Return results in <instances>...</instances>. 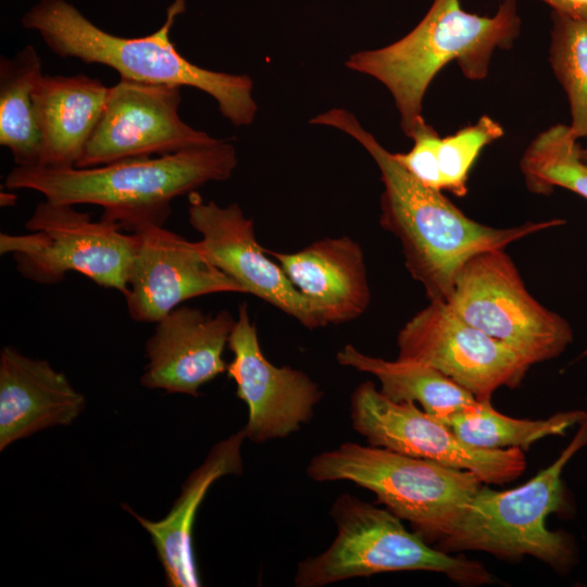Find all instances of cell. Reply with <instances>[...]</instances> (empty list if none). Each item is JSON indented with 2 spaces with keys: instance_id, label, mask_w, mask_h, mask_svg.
<instances>
[{
  "instance_id": "cell-11",
  "label": "cell",
  "mask_w": 587,
  "mask_h": 587,
  "mask_svg": "<svg viewBox=\"0 0 587 587\" xmlns=\"http://www.w3.org/2000/svg\"><path fill=\"white\" fill-rule=\"evenodd\" d=\"M180 88L120 78L108 88L100 121L75 167L163 155L220 141L180 118Z\"/></svg>"
},
{
  "instance_id": "cell-4",
  "label": "cell",
  "mask_w": 587,
  "mask_h": 587,
  "mask_svg": "<svg viewBox=\"0 0 587 587\" xmlns=\"http://www.w3.org/2000/svg\"><path fill=\"white\" fill-rule=\"evenodd\" d=\"M521 25L516 0H503L490 16L465 11L460 0H434L405 36L382 48L358 51L345 65L387 88L410 138L423 118L425 93L439 71L455 61L466 78L484 79L495 51L512 48Z\"/></svg>"
},
{
  "instance_id": "cell-1",
  "label": "cell",
  "mask_w": 587,
  "mask_h": 587,
  "mask_svg": "<svg viewBox=\"0 0 587 587\" xmlns=\"http://www.w3.org/2000/svg\"><path fill=\"white\" fill-rule=\"evenodd\" d=\"M310 123L349 135L373 158L384 185L379 223L399 239L405 267L429 300L447 301L459 270L474 254L505 248L527 235L564 223L550 220L508 228L482 224L466 216L441 191L414 178L352 112L329 109Z\"/></svg>"
},
{
  "instance_id": "cell-27",
  "label": "cell",
  "mask_w": 587,
  "mask_h": 587,
  "mask_svg": "<svg viewBox=\"0 0 587 587\" xmlns=\"http://www.w3.org/2000/svg\"><path fill=\"white\" fill-rule=\"evenodd\" d=\"M410 138L413 140V147L408 152L392 153L394 158L420 183L442 191L438 160L441 137L423 117L416 123Z\"/></svg>"
},
{
  "instance_id": "cell-16",
  "label": "cell",
  "mask_w": 587,
  "mask_h": 587,
  "mask_svg": "<svg viewBox=\"0 0 587 587\" xmlns=\"http://www.w3.org/2000/svg\"><path fill=\"white\" fill-rule=\"evenodd\" d=\"M236 319L177 307L160 321L146 342L148 363L140 378L149 389L197 397L204 384L227 371L223 358Z\"/></svg>"
},
{
  "instance_id": "cell-10",
  "label": "cell",
  "mask_w": 587,
  "mask_h": 587,
  "mask_svg": "<svg viewBox=\"0 0 587 587\" xmlns=\"http://www.w3.org/2000/svg\"><path fill=\"white\" fill-rule=\"evenodd\" d=\"M352 428L374 447L471 471L484 484L502 485L523 474L522 449H486L460 439L453 430L414 402H396L367 380L351 395Z\"/></svg>"
},
{
  "instance_id": "cell-6",
  "label": "cell",
  "mask_w": 587,
  "mask_h": 587,
  "mask_svg": "<svg viewBox=\"0 0 587 587\" xmlns=\"http://www.w3.org/2000/svg\"><path fill=\"white\" fill-rule=\"evenodd\" d=\"M305 472L315 482L349 480L372 491L429 545L448 533L484 484L471 471L355 442L314 455Z\"/></svg>"
},
{
  "instance_id": "cell-22",
  "label": "cell",
  "mask_w": 587,
  "mask_h": 587,
  "mask_svg": "<svg viewBox=\"0 0 587 587\" xmlns=\"http://www.w3.org/2000/svg\"><path fill=\"white\" fill-rule=\"evenodd\" d=\"M42 75L41 58L32 45L0 58V145L10 150L15 166L40 162L33 91Z\"/></svg>"
},
{
  "instance_id": "cell-25",
  "label": "cell",
  "mask_w": 587,
  "mask_h": 587,
  "mask_svg": "<svg viewBox=\"0 0 587 587\" xmlns=\"http://www.w3.org/2000/svg\"><path fill=\"white\" fill-rule=\"evenodd\" d=\"M549 61L569 101L574 137L587 136V22L551 13Z\"/></svg>"
},
{
  "instance_id": "cell-7",
  "label": "cell",
  "mask_w": 587,
  "mask_h": 587,
  "mask_svg": "<svg viewBox=\"0 0 587 587\" xmlns=\"http://www.w3.org/2000/svg\"><path fill=\"white\" fill-rule=\"evenodd\" d=\"M329 514L337 527L330 546L298 564L297 587H322L341 580L397 571H427L465 586L495 584L479 562L452 557L409 532L401 519L349 495H340Z\"/></svg>"
},
{
  "instance_id": "cell-24",
  "label": "cell",
  "mask_w": 587,
  "mask_h": 587,
  "mask_svg": "<svg viewBox=\"0 0 587 587\" xmlns=\"http://www.w3.org/2000/svg\"><path fill=\"white\" fill-rule=\"evenodd\" d=\"M579 149L569 125L555 124L539 133L520 161L528 190L549 195L561 187L587 199V164Z\"/></svg>"
},
{
  "instance_id": "cell-8",
  "label": "cell",
  "mask_w": 587,
  "mask_h": 587,
  "mask_svg": "<svg viewBox=\"0 0 587 587\" xmlns=\"http://www.w3.org/2000/svg\"><path fill=\"white\" fill-rule=\"evenodd\" d=\"M25 234H0V253L11 254L20 274L37 284L53 285L68 272L95 284L127 292L136 236L117 224L74 205L41 201L25 223Z\"/></svg>"
},
{
  "instance_id": "cell-26",
  "label": "cell",
  "mask_w": 587,
  "mask_h": 587,
  "mask_svg": "<svg viewBox=\"0 0 587 587\" xmlns=\"http://www.w3.org/2000/svg\"><path fill=\"white\" fill-rule=\"evenodd\" d=\"M504 135L502 125L489 115L440 138L438 148L442 190L464 197L472 166L482 150Z\"/></svg>"
},
{
  "instance_id": "cell-28",
  "label": "cell",
  "mask_w": 587,
  "mask_h": 587,
  "mask_svg": "<svg viewBox=\"0 0 587 587\" xmlns=\"http://www.w3.org/2000/svg\"><path fill=\"white\" fill-rule=\"evenodd\" d=\"M548 4L553 12L587 22V0H538Z\"/></svg>"
},
{
  "instance_id": "cell-14",
  "label": "cell",
  "mask_w": 587,
  "mask_h": 587,
  "mask_svg": "<svg viewBox=\"0 0 587 587\" xmlns=\"http://www.w3.org/2000/svg\"><path fill=\"white\" fill-rule=\"evenodd\" d=\"M227 346L234 359L226 372L248 409L246 438L255 444L284 438L312 420L322 389L302 371L267 360L247 303L238 308Z\"/></svg>"
},
{
  "instance_id": "cell-29",
  "label": "cell",
  "mask_w": 587,
  "mask_h": 587,
  "mask_svg": "<svg viewBox=\"0 0 587 587\" xmlns=\"http://www.w3.org/2000/svg\"><path fill=\"white\" fill-rule=\"evenodd\" d=\"M584 139H585V145L580 146L579 155H580V159L587 164V136Z\"/></svg>"
},
{
  "instance_id": "cell-20",
  "label": "cell",
  "mask_w": 587,
  "mask_h": 587,
  "mask_svg": "<svg viewBox=\"0 0 587 587\" xmlns=\"http://www.w3.org/2000/svg\"><path fill=\"white\" fill-rule=\"evenodd\" d=\"M108 88L84 74L42 75L38 79L33 91L41 143L38 165L76 166L100 121Z\"/></svg>"
},
{
  "instance_id": "cell-3",
  "label": "cell",
  "mask_w": 587,
  "mask_h": 587,
  "mask_svg": "<svg viewBox=\"0 0 587 587\" xmlns=\"http://www.w3.org/2000/svg\"><path fill=\"white\" fill-rule=\"evenodd\" d=\"M187 0H173L163 25L142 37H121L96 26L65 0H40L21 18L24 28L37 32L59 57L112 67L120 78L151 84L188 86L211 96L234 126H248L255 117L253 82L246 74L211 71L189 62L171 40L175 18Z\"/></svg>"
},
{
  "instance_id": "cell-5",
  "label": "cell",
  "mask_w": 587,
  "mask_h": 587,
  "mask_svg": "<svg viewBox=\"0 0 587 587\" xmlns=\"http://www.w3.org/2000/svg\"><path fill=\"white\" fill-rule=\"evenodd\" d=\"M586 445L587 417L558 459L530 480L502 491L483 484L435 547L448 553L483 551L508 560L529 555L555 571L569 570L575 558L572 540L563 532L549 529L546 522L566 507L562 471Z\"/></svg>"
},
{
  "instance_id": "cell-12",
  "label": "cell",
  "mask_w": 587,
  "mask_h": 587,
  "mask_svg": "<svg viewBox=\"0 0 587 587\" xmlns=\"http://www.w3.org/2000/svg\"><path fill=\"white\" fill-rule=\"evenodd\" d=\"M398 359L425 363L490 401L501 387L514 388L530 367L517 353L459 317L445 301L429 303L397 336Z\"/></svg>"
},
{
  "instance_id": "cell-17",
  "label": "cell",
  "mask_w": 587,
  "mask_h": 587,
  "mask_svg": "<svg viewBox=\"0 0 587 587\" xmlns=\"http://www.w3.org/2000/svg\"><path fill=\"white\" fill-rule=\"evenodd\" d=\"M265 252L308 300L321 327L355 320L366 311L371 290L364 253L350 237L324 238L291 253Z\"/></svg>"
},
{
  "instance_id": "cell-18",
  "label": "cell",
  "mask_w": 587,
  "mask_h": 587,
  "mask_svg": "<svg viewBox=\"0 0 587 587\" xmlns=\"http://www.w3.org/2000/svg\"><path fill=\"white\" fill-rule=\"evenodd\" d=\"M86 399L48 361L5 346L0 352V451L46 428L68 426Z\"/></svg>"
},
{
  "instance_id": "cell-13",
  "label": "cell",
  "mask_w": 587,
  "mask_h": 587,
  "mask_svg": "<svg viewBox=\"0 0 587 587\" xmlns=\"http://www.w3.org/2000/svg\"><path fill=\"white\" fill-rule=\"evenodd\" d=\"M136 246L124 298L135 322L157 323L186 300L245 290L218 270L199 241H189L162 224L135 226Z\"/></svg>"
},
{
  "instance_id": "cell-2",
  "label": "cell",
  "mask_w": 587,
  "mask_h": 587,
  "mask_svg": "<svg viewBox=\"0 0 587 587\" xmlns=\"http://www.w3.org/2000/svg\"><path fill=\"white\" fill-rule=\"evenodd\" d=\"M237 164L234 145L220 139L210 146L93 167L14 166L4 186L38 191L55 203L100 205L101 218L132 232L141 223L163 225L174 199L207 183L227 180Z\"/></svg>"
},
{
  "instance_id": "cell-9",
  "label": "cell",
  "mask_w": 587,
  "mask_h": 587,
  "mask_svg": "<svg viewBox=\"0 0 587 587\" xmlns=\"http://www.w3.org/2000/svg\"><path fill=\"white\" fill-rule=\"evenodd\" d=\"M445 302L528 365L559 357L573 340L571 325L529 294L504 248L471 257L459 270Z\"/></svg>"
},
{
  "instance_id": "cell-21",
  "label": "cell",
  "mask_w": 587,
  "mask_h": 587,
  "mask_svg": "<svg viewBox=\"0 0 587 587\" xmlns=\"http://www.w3.org/2000/svg\"><path fill=\"white\" fill-rule=\"evenodd\" d=\"M337 362L347 367L372 374L380 383L379 391L396 402H417L438 419L447 420L479 403L471 392L436 369L409 359L388 361L367 355L352 345L344 346L336 354Z\"/></svg>"
},
{
  "instance_id": "cell-19",
  "label": "cell",
  "mask_w": 587,
  "mask_h": 587,
  "mask_svg": "<svg viewBox=\"0 0 587 587\" xmlns=\"http://www.w3.org/2000/svg\"><path fill=\"white\" fill-rule=\"evenodd\" d=\"M245 439L246 434L240 429L215 444L203 463L185 480L179 497L164 519L149 521L123 505L149 533L168 586H200L191 535L197 511L215 480L225 475L241 474Z\"/></svg>"
},
{
  "instance_id": "cell-23",
  "label": "cell",
  "mask_w": 587,
  "mask_h": 587,
  "mask_svg": "<svg viewBox=\"0 0 587 587\" xmlns=\"http://www.w3.org/2000/svg\"><path fill=\"white\" fill-rule=\"evenodd\" d=\"M587 417L586 411L559 412L545 420L515 419L492 408L490 401L441 421L464 442L486 449L527 450L548 436H562Z\"/></svg>"
},
{
  "instance_id": "cell-15",
  "label": "cell",
  "mask_w": 587,
  "mask_h": 587,
  "mask_svg": "<svg viewBox=\"0 0 587 587\" xmlns=\"http://www.w3.org/2000/svg\"><path fill=\"white\" fill-rule=\"evenodd\" d=\"M188 220L201 236L205 255L218 270L250 294L297 320L309 329L321 327L308 300L291 284L254 236L252 220L237 203L221 207L188 195Z\"/></svg>"
}]
</instances>
